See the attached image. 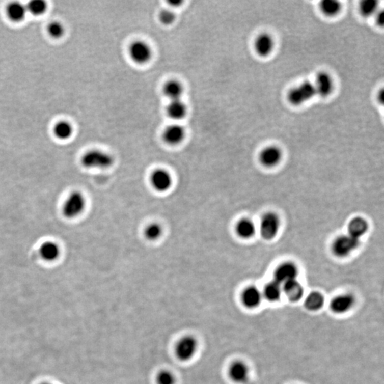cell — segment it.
<instances>
[{
  "label": "cell",
  "mask_w": 384,
  "mask_h": 384,
  "mask_svg": "<svg viewBox=\"0 0 384 384\" xmlns=\"http://www.w3.org/2000/svg\"><path fill=\"white\" fill-rule=\"evenodd\" d=\"M163 91L170 101L181 100L184 93V87L178 80H172L166 83L163 87Z\"/></svg>",
  "instance_id": "cell-17"
},
{
  "label": "cell",
  "mask_w": 384,
  "mask_h": 384,
  "mask_svg": "<svg viewBox=\"0 0 384 384\" xmlns=\"http://www.w3.org/2000/svg\"><path fill=\"white\" fill-rule=\"evenodd\" d=\"M39 254L41 259L44 261L53 262L60 256V247L55 242L47 240L41 244L39 248Z\"/></svg>",
  "instance_id": "cell-12"
},
{
  "label": "cell",
  "mask_w": 384,
  "mask_h": 384,
  "mask_svg": "<svg viewBox=\"0 0 384 384\" xmlns=\"http://www.w3.org/2000/svg\"><path fill=\"white\" fill-rule=\"evenodd\" d=\"M159 19L161 24L170 25L175 22L176 14L172 10H164L161 11L160 13H159Z\"/></svg>",
  "instance_id": "cell-33"
},
{
  "label": "cell",
  "mask_w": 384,
  "mask_h": 384,
  "mask_svg": "<svg viewBox=\"0 0 384 384\" xmlns=\"http://www.w3.org/2000/svg\"><path fill=\"white\" fill-rule=\"evenodd\" d=\"M354 304V298L351 295H342L335 297L332 301L330 308L334 312L342 314L349 311Z\"/></svg>",
  "instance_id": "cell-14"
},
{
  "label": "cell",
  "mask_w": 384,
  "mask_h": 384,
  "mask_svg": "<svg viewBox=\"0 0 384 384\" xmlns=\"http://www.w3.org/2000/svg\"><path fill=\"white\" fill-rule=\"evenodd\" d=\"M167 114L175 120H180L187 114V106L182 99L172 100L167 107Z\"/></svg>",
  "instance_id": "cell-16"
},
{
  "label": "cell",
  "mask_w": 384,
  "mask_h": 384,
  "mask_svg": "<svg viewBox=\"0 0 384 384\" xmlns=\"http://www.w3.org/2000/svg\"><path fill=\"white\" fill-rule=\"evenodd\" d=\"M169 3H170V5H172V6L179 7V6H180L181 5H182V1H170V2H169Z\"/></svg>",
  "instance_id": "cell-35"
},
{
  "label": "cell",
  "mask_w": 384,
  "mask_h": 384,
  "mask_svg": "<svg viewBox=\"0 0 384 384\" xmlns=\"http://www.w3.org/2000/svg\"><path fill=\"white\" fill-rule=\"evenodd\" d=\"M321 10L329 17L337 15L341 10V3L337 0H324L321 3Z\"/></svg>",
  "instance_id": "cell-28"
},
{
  "label": "cell",
  "mask_w": 384,
  "mask_h": 384,
  "mask_svg": "<svg viewBox=\"0 0 384 384\" xmlns=\"http://www.w3.org/2000/svg\"><path fill=\"white\" fill-rule=\"evenodd\" d=\"M324 299L322 294L317 292H313L307 297L305 306L306 308L311 311H316L322 308L324 306Z\"/></svg>",
  "instance_id": "cell-24"
},
{
  "label": "cell",
  "mask_w": 384,
  "mask_h": 384,
  "mask_svg": "<svg viewBox=\"0 0 384 384\" xmlns=\"http://www.w3.org/2000/svg\"><path fill=\"white\" fill-rule=\"evenodd\" d=\"M198 341L195 337L187 335L177 342L175 348L176 356L182 362H188L195 356L198 350Z\"/></svg>",
  "instance_id": "cell-3"
},
{
  "label": "cell",
  "mask_w": 384,
  "mask_h": 384,
  "mask_svg": "<svg viewBox=\"0 0 384 384\" xmlns=\"http://www.w3.org/2000/svg\"><path fill=\"white\" fill-rule=\"evenodd\" d=\"M368 224L365 220L362 218H355L351 221L348 227L350 236L359 238L367 232Z\"/></svg>",
  "instance_id": "cell-22"
},
{
  "label": "cell",
  "mask_w": 384,
  "mask_h": 384,
  "mask_svg": "<svg viewBox=\"0 0 384 384\" xmlns=\"http://www.w3.org/2000/svg\"><path fill=\"white\" fill-rule=\"evenodd\" d=\"M378 99H379L380 103H383V91H381V92L378 93Z\"/></svg>",
  "instance_id": "cell-36"
},
{
  "label": "cell",
  "mask_w": 384,
  "mask_h": 384,
  "mask_svg": "<svg viewBox=\"0 0 384 384\" xmlns=\"http://www.w3.org/2000/svg\"><path fill=\"white\" fill-rule=\"evenodd\" d=\"M274 48V41L268 34H262L255 41V49L261 57H267Z\"/></svg>",
  "instance_id": "cell-13"
},
{
  "label": "cell",
  "mask_w": 384,
  "mask_h": 384,
  "mask_svg": "<svg viewBox=\"0 0 384 384\" xmlns=\"http://www.w3.org/2000/svg\"><path fill=\"white\" fill-rule=\"evenodd\" d=\"M359 244H360L359 238L350 236V235L339 237L334 242L333 253L339 257H345L355 250L358 247Z\"/></svg>",
  "instance_id": "cell-7"
},
{
  "label": "cell",
  "mask_w": 384,
  "mask_h": 384,
  "mask_svg": "<svg viewBox=\"0 0 384 384\" xmlns=\"http://www.w3.org/2000/svg\"><path fill=\"white\" fill-rule=\"evenodd\" d=\"M256 228L254 223L249 220H242L236 226V232L238 236L243 238H249L254 236Z\"/></svg>",
  "instance_id": "cell-25"
},
{
  "label": "cell",
  "mask_w": 384,
  "mask_h": 384,
  "mask_svg": "<svg viewBox=\"0 0 384 384\" xmlns=\"http://www.w3.org/2000/svg\"><path fill=\"white\" fill-rule=\"evenodd\" d=\"M41 384H52V383H47V382H45V383H41Z\"/></svg>",
  "instance_id": "cell-37"
},
{
  "label": "cell",
  "mask_w": 384,
  "mask_h": 384,
  "mask_svg": "<svg viewBox=\"0 0 384 384\" xmlns=\"http://www.w3.org/2000/svg\"><path fill=\"white\" fill-rule=\"evenodd\" d=\"M361 14L364 17H370L378 10V2L376 0H364L360 4Z\"/></svg>",
  "instance_id": "cell-30"
},
{
  "label": "cell",
  "mask_w": 384,
  "mask_h": 384,
  "mask_svg": "<svg viewBox=\"0 0 384 384\" xmlns=\"http://www.w3.org/2000/svg\"><path fill=\"white\" fill-rule=\"evenodd\" d=\"M316 91V94L321 97L330 96L333 91V80L329 73L325 72L319 73L316 78L315 84H314Z\"/></svg>",
  "instance_id": "cell-11"
},
{
  "label": "cell",
  "mask_w": 384,
  "mask_h": 384,
  "mask_svg": "<svg viewBox=\"0 0 384 384\" xmlns=\"http://www.w3.org/2000/svg\"><path fill=\"white\" fill-rule=\"evenodd\" d=\"M81 164L88 169H107L114 164V156L100 150H91L83 154Z\"/></svg>",
  "instance_id": "cell-1"
},
{
  "label": "cell",
  "mask_w": 384,
  "mask_h": 384,
  "mask_svg": "<svg viewBox=\"0 0 384 384\" xmlns=\"http://www.w3.org/2000/svg\"><path fill=\"white\" fill-rule=\"evenodd\" d=\"M129 55L135 64H147L152 57L151 46L144 41H133L129 47Z\"/></svg>",
  "instance_id": "cell-5"
},
{
  "label": "cell",
  "mask_w": 384,
  "mask_h": 384,
  "mask_svg": "<svg viewBox=\"0 0 384 384\" xmlns=\"http://www.w3.org/2000/svg\"><path fill=\"white\" fill-rule=\"evenodd\" d=\"M185 137V128L181 124L177 123L168 125L163 132V139L169 145H179Z\"/></svg>",
  "instance_id": "cell-9"
},
{
  "label": "cell",
  "mask_w": 384,
  "mask_h": 384,
  "mask_svg": "<svg viewBox=\"0 0 384 384\" xmlns=\"http://www.w3.org/2000/svg\"><path fill=\"white\" fill-rule=\"evenodd\" d=\"M229 376L236 383H243L249 378V368L241 362H236L229 368Z\"/></svg>",
  "instance_id": "cell-15"
},
{
  "label": "cell",
  "mask_w": 384,
  "mask_h": 384,
  "mask_svg": "<svg viewBox=\"0 0 384 384\" xmlns=\"http://www.w3.org/2000/svg\"><path fill=\"white\" fill-rule=\"evenodd\" d=\"M281 285L276 281L268 283L264 289L265 297L271 302H276L281 297Z\"/></svg>",
  "instance_id": "cell-27"
},
{
  "label": "cell",
  "mask_w": 384,
  "mask_h": 384,
  "mask_svg": "<svg viewBox=\"0 0 384 384\" xmlns=\"http://www.w3.org/2000/svg\"><path fill=\"white\" fill-rule=\"evenodd\" d=\"M47 3L43 0H33L26 6L28 12L35 16L42 15L47 10Z\"/></svg>",
  "instance_id": "cell-29"
},
{
  "label": "cell",
  "mask_w": 384,
  "mask_h": 384,
  "mask_svg": "<svg viewBox=\"0 0 384 384\" xmlns=\"http://www.w3.org/2000/svg\"><path fill=\"white\" fill-rule=\"evenodd\" d=\"M315 86L310 82H304L294 88L288 93V99L295 105L306 103L316 96Z\"/></svg>",
  "instance_id": "cell-4"
},
{
  "label": "cell",
  "mask_w": 384,
  "mask_h": 384,
  "mask_svg": "<svg viewBox=\"0 0 384 384\" xmlns=\"http://www.w3.org/2000/svg\"><path fill=\"white\" fill-rule=\"evenodd\" d=\"M28 12L26 6L17 2L10 3L7 7V16L14 22H21L24 20Z\"/></svg>",
  "instance_id": "cell-19"
},
{
  "label": "cell",
  "mask_w": 384,
  "mask_h": 384,
  "mask_svg": "<svg viewBox=\"0 0 384 384\" xmlns=\"http://www.w3.org/2000/svg\"><path fill=\"white\" fill-rule=\"evenodd\" d=\"M175 375L170 371H161L157 376V384H175Z\"/></svg>",
  "instance_id": "cell-32"
},
{
  "label": "cell",
  "mask_w": 384,
  "mask_h": 384,
  "mask_svg": "<svg viewBox=\"0 0 384 384\" xmlns=\"http://www.w3.org/2000/svg\"><path fill=\"white\" fill-rule=\"evenodd\" d=\"M150 184L155 191L166 192L171 189L173 184V177L170 172L164 169H157L150 175Z\"/></svg>",
  "instance_id": "cell-6"
},
{
  "label": "cell",
  "mask_w": 384,
  "mask_h": 384,
  "mask_svg": "<svg viewBox=\"0 0 384 384\" xmlns=\"http://www.w3.org/2000/svg\"><path fill=\"white\" fill-rule=\"evenodd\" d=\"M48 32L53 38H62L65 33V28H64V25L59 21H53V22L48 24Z\"/></svg>",
  "instance_id": "cell-31"
},
{
  "label": "cell",
  "mask_w": 384,
  "mask_h": 384,
  "mask_svg": "<svg viewBox=\"0 0 384 384\" xmlns=\"http://www.w3.org/2000/svg\"><path fill=\"white\" fill-rule=\"evenodd\" d=\"M56 137L59 139L65 141L69 139L72 136L73 129L72 125L67 121L59 122L55 125L54 130H53Z\"/></svg>",
  "instance_id": "cell-23"
},
{
  "label": "cell",
  "mask_w": 384,
  "mask_h": 384,
  "mask_svg": "<svg viewBox=\"0 0 384 384\" xmlns=\"http://www.w3.org/2000/svg\"><path fill=\"white\" fill-rule=\"evenodd\" d=\"M262 295L257 288L250 287L243 292L242 301L244 306L249 308H254L259 306L261 302Z\"/></svg>",
  "instance_id": "cell-20"
},
{
  "label": "cell",
  "mask_w": 384,
  "mask_h": 384,
  "mask_svg": "<svg viewBox=\"0 0 384 384\" xmlns=\"http://www.w3.org/2000/svg\"><path fill=\"white\" fill-rule=\"evenodd\" d=\"M86 207V199L81 192L74 191L70 193L63 203V215L68 220H73L81 215Z\"/></svg>",
  "instance_id": "cell-2"
},
{
  "label": "cell",
  "mask_w": 384,
  "mask_h": 384,
  "mask_svg": "<svg viewBox=\"0 0 384 384\" xmlns=\"http://www.w3.org/2000/svg\"><path fill=\"white\" fill-rule=\"evenodd\" d=\"M298 270L297 267L293 263H286L281 265L276 271L275 278L276 282L280 284L284 285L293 280H296Z\"/></svg>",
  "instance_id": "cell-10"
},
{
  "label": "cell",
  "mask_w": 384,
  "mask_h": 384,
  "mask_svg": "<svg viewBox=\"0 0 384 384\" xmlns=\"http://www.w3.org/2000/svg\"><path fill=\"white\" fill-rule=\"evenodd\" d=\"M280 227V221L277 215L268 213L263 216L261 221V233L265 239H272L277 234Z\"/></svg>",
  "instance_id": "cell-8"
},
{
  "label": "cell",
  "mask_w": 384,
  "mask_h": 384,
  "mask_svg": "<svg viewBox=\"0 0 384 384\" xmlns=\"http://www.w3.org/2000/svg\"><path fill=\"white\" fill-rule=\"evenodd\" d=\"M145 238L150 241H154L161 238L163 234V228L158 223L148 224L144 229Z\"/></svg>",
  "instance_id": "cell-26"
},
{
  "label": "cell",
  "mask_w": 384,
  "mask_h": 384,
  "mask_svg": "<svg viewBox=\"0 0 384 384\" xmlns=\"http://www.w3.org/2000/svg\"><path fill=\"white\" fill-rule=\"evenodd\" d=\"M376 23L380 26H382L383 24L384 21V15L383 11H380L378 12L377 15H376Z\"/></svg>",
  "instance_id": "cell-34"
},
{
  "label": "cell",
  "mask_w": 384,
  "mask_h": 384,
  "mask_svg": "<svg viewBox=\"0 0 384 384\" xmlns=\"http://www.w3.org/2000/svg\"><path fill=\"white\" fill-rule=\"evenodd\" d=\"M281 151L276 147H268L264 149L261 153L260 159L265 166L272 167L277 164L281 161Z\"/></svg>",
  "instance_id": "cell-18"
},
{
  "label": "cell",
  "mask_w": 384,
  "mask_h": 384,
  "mask_svg": "<svg viewBox=\"0 0 384 384\" xmlns=\"http://www.w3.org/2000/svg\"><path fill=\"white\" fill-rule=\"evenodd\" d=\"M283 290L285 295L291 301L296 302L303 297V289L300 283L297 280H293L283 285Z\"/></svg>",
  "instance_id": "cell-21"
}]
</instances>
